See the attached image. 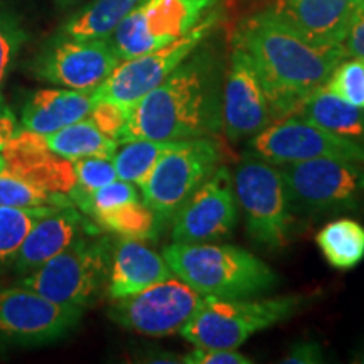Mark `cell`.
<instances>
[{
  "label": "cell",
  "mask_w": 364,
  "mask_h": 364,
  "mask_svg": "<svg viewBox=\"0 0 364 364\" xmlns=\"http://www.w3.org/2000/svg\"><path fill=\"white\" fill-rule=\"evenodd\" d=\"M223 66L213 49L198 46L174 71L132 107L122 144L216 136L223 130Z\"/></svg>",
  "instance_id": "obj_1"
},
{
  "label": "cell",
  "mask_w": 364,
  "mask_h": 364,
  "mask_svg": "<svg viewBox=\"0 0 364 364\" xmlns=\"http://www.w3.org/2000/svg\"><path fill=\"white\" fill-rule=\"evenodd\" d=\"M233 44L252 58L270 100L275 122L299 115L306 100L322 88L336 66L348 58L343 44H314L268 9L240 22Z\"/></svg>",
  "instance_id": "obj_2"
},
{
  "label": "cell",
  "mask_w": 364,
  "mask_h": 364,
  "mask_svg": "<svg viewBox=\"0 0 364 364\" xmlns=\"http://www.w3.org/2000/svg\"><path fill=\"white\" fill-rule=\"evenodd\" d=\"M162 257L176 277L204 297L255 299L280 284L265 262L235 245L174 241Z\"/></svg>",
  "instance_id": "obj_3"
},
{
  "label": "cell",
  "mask_w": 364,
  "mask_h": 364,
  "mask_svg": "<svg viewBox=\"0 0 364 364\" xmlns=\"http://www.w3.org/2000/svg\"><path fill=\"white\" fill-rule=\"evenodd\" d=\"M311 300L299 294L258 300L204 297L179 334L194 346L238 349L252 336L292 318Z\"/></svg>",
  "instance_id": "obj_4"
},
{
  "label": "cell",
  "mask_w": 364,
  "mask_h": 364,
  "mask_svg": "<svg viewBox=\"0 0 364 364\" xmlns=\"http://www.w3.org/2000/svg\"><path fill=\"white\" fill-rule=\"evenodd\" d=\"M112 252L108 240L78 238L33 270L22 285L61 306L85 311L107 290Z\"/></svg>",
  "instance_id": "obj_5"
},
{
  "label": "cell",
  "mask_w": 364,
  "mask_h": 364,
  "mask_svg": "<svg viewBox=\"0 0 364 364\" xmlns=\"http://www.w3.org/2000/svg\"><path fill=\"white\" fill-rule=\"evenodd\" d=\"M233 186L250 238L272 252L284 248L292 235L295 213L282 171L257 156H247L236 166Z\"/></svg>",
  "instance_id": "obj_6"
},
{
  "label": "cell",
  "mask_w": 364,
  "mask_h": 364,
  "mask_svg": "<svg viewBox=\"0 0 364 364\" xmlns=\"http://www.w3.org/2000/svg\"><path fill=\"white\" fill-rule=\"evenodd\" d=\"M294 213L306 216L359 211L364 206V167L336 157L287 164L282 169Z\"/></svg>",
  "instance_id": "obj_7"
},
{
  "label": "cell",
  "mask_w": 364,
  "mask_h": 364,
  "mask_svg": "<svg viewBox=\"0 0 364 364\" xmlns=\"http://www.w3.org/2000/svg\"><path fill=\"white\" fill-rule=\"evenodd\" d=\"M221 157L220 145L211 136L181 140L159 159L140 186L142 203L162 225L172 223L189 196L220 167Z\"/></svg>",
  "instance_id": "obj_8"
},
{
  "label": "cell",
  "mask_w": 364,
  "mask_h": 364,
  "mask_svg": "<svg viewBox=\"0 0 364 364\" xmlns=\"http://www.w3.org/2000/svg\"><path fill=\"white\" fill-rule=\"evenodd\" d=\"M221 19L223 6L215 9L193 31L174 43L120 61L110 76L91 93L93 102H107L132 110L144 95L161 85L204 39L215 33Z\"/></svg>",
  "instance_id": "obj_9"
},
{
  "label": "cell",
  "mask_w": 364,
  "mask_h": 364,
  "mask_svg": "<svg viewBox=\"0 0 364 364\" xmlns=\"http://www.w3.org/2000/svg\"><path fill=\"white\" fill-rule=\"evenodd\" d=\"M221 4L223 0H145L120 21L108 43L120 61L140 56L181 39Z\"/></svg>",
  "instance_id": "obj_10"
},
{
  "label": "cell",
  "mask_w": 364,
  "mask_h": 364,
  "mask_svg": "<svg viewBox=\"0 0 364 364\" xmlns=\"http://www.w3.org/2000/svg\"><path fill=\"white\" fill-rule=\"evenodd\" d=\"M203 302L204 295L172 275L129 297L113 300L108 316L124 329L164 338L179 334Z\"/></svg>",
  "instance_id": "obj_11"
},
{
  "label": "cell",
  "mask_w": 364,
  "mask_h": 364,
  "mask_svg": "<svg viewBox=\"0 0 364 364\" xmlns=\"http://www.w3.org/2000/svg\"><path fill=\"white\" fill-rule=\"evenodd\" d=\"M253 156L273 166L336 157L364 164V145L322 129L304 117H287L273 122L250 140Z\"/></svg>",
  "instance_id": "obj_12"
},
{
  "label": "cell",
  "mask_w": 364,
  "mask_h": 364,
  "mask_svg": "<svg viewBox=\"0 0 364 364\" xmlns=\"http://www.w3.org/2000/svg\"><path fill=\"white\" fill-rule=\"evenodd\" d=\"M118 63L120 59L108 39H76L56 34L34 58L31 71L46 83L93 93Z\"/></svg>",
  "instance_id": "obj_13"
},
{
  "label": "cell",
  "mask_w": 364,
  "mask_h": 364,
  "mask_svg": "<svg viewBox=\"0 0 364 364\" xmlns=\"http://www.w3.org/2000/svg\"><path fill=\"white\" fill-rule=\"evenodd\" d=\"M238 223L233 176L220 166L189 196L172 220V241L216 243L233 233Z\"/></svg>",
  "instance_id": "obj_14"
},
{
  "label": "cell",
  "mask_w": 364,
  "mask_h": 364,
  "mask_svg": "<svg viewBox=\"0 0 364 364\" xmlns=\"http://www.w3.org/2000/svg\"><path fill=\"white\" fill-rule=\"evenodd\" d=\"M83 312L24 285L0 290V334L21 343L46 344L65 338L80 324Z\"/></svg>",
  "instance_id": "obj_15"
},
{
  "label": "cell",
  "mask_w": 364,
  "mask_h": 364,
  "mask_svg": "<svg viewBox=\"0 0 364 364\" xmlns=\"http://www.w3.org/2000/svg\"><path fill=\"white\" fill-rule=\"evenodd\" d=\"M275 122L252 58L235 46L223 81V132L230 142L253 136Z\"/></svg>",
  "instance_id": "obj_16"
},
{
  "label": "cell",
  "mask_w": 364,
  "mask_h": 364,
  "mask_svg": "<svg viewBox=\"0 0 364 364\" xmlns=\"http://www.w3.org/2000/svg\"><path fill=\"white\" fill-rule=\"evenodd\" d=\"M363 0H270L268 11L318 46H341Z\"/></svg>",
  "instance_id": "obj_17"
},
{
  "label": "cell",
  "mask_w": 364,
  "mask_h": 364,
  "mask_svg": "<svg viewBox=\"0 0 364 364\" xmlns=\"http://www.w3.org/2000/svg\"><path fill=\"white\" fill-rule=\"evenodd\" d=\"M172 275L162 255L145 247L140 240L122 238L112 252L107 294L112 300L124 299Z\"/></svg>",
  "instance_id": "obj_18"
},
{
  "label": "cell",
  "mask_w": 364,
  "mask_h": 364,
  "mask_svg": "<svg viewBox=\"0 0 364 364\" xmlns=\"http://www.w3.org/2000/svg\"><path fill=\"white\" fill-rule=\"evenodd\" d=\"M85 228V220L73 206H63L33 226L12 258L19 272H31L70 247Z\"/></svg>",
  "instance_id": "obj_19"
},
{
  "label": "cell",
  "mask_w": 364,
  "mask_h": 364,
  "mask_svg": "<svg viewBox=\"0 0 364 364\" xmlns=\"http://www.w3.org/2000/svg\"><path fill=\"white\" fill-rule=\"evenodd\" d=\"M95 102L91 93L76 90H39L26 103L21 129L46 135L90 117Z\"/></svg>",
  "instance_id": "obj_20"
},
{
  "label": "cell",
  "mask_w": 364,
  "mask_h": 364,
  "mask_svg": "<svg viewBox=\"0 0 364 364\" xmlns=\"http://www.w3.org/2000/svg\"><path fill=\"white\" fill-rule=\"evenodd\" d=\"M299 115L332 134L364 145V108L348 103L326 86L314 91Z\"/></svg>",
  "instance_id": "obj_21"
},
{
  "label": "cell",
  "mask_w": 364,
  "mask_h": 364,
  "mask_svg": "<svg viewBox=\"0 0 364 364\" xmlns=\"http://www.w3.org/2000/svg\"><path fill=\"white\" fill-rule=\"evenodd\" d=\"M44 147L54 156L66 161H78L83 157H113L118 142L105 135L90 117L53 134L41 135Z\"/></svg>",
  "instance_id": "obj_22"
},
{
  "label": "cell",
  "mask_w": 364,
  "mask_h": 364,
  "mask_svg": "<svg viewBox=\"0 0 364 364\" xmlns=\"http://www.w3.org/2000/svg\"><path fill=\"white\" fill-rule=\"evenodd\" d=\"M145 0H93L75 12L56 34L76 39H108L113 29Z\"/></svg>",
  "instance_id": "obj_23"
},
{
  "label": "cell",
  "mask_w": 364,
  "mask_h": 364,
  "mask_svg": "<svg viewBox=\"0 0 364 364\" xmlns=\"http://www.w3.org/2000/svg\"><path fill=\"white\" fill-rule=\"evenodd\" d=\"M316 243L336 270H353L364 260V226L351 218L327 223L317 233Z\"/></svg>",
  "instance_id": "obj_24"
},
{
  "label": "cell",
  "mask_w": 364,
  "mask_h": 364,
  "mask_svg": "<svg viewBox=\"0 0 364 364\" xmlns=\"http://www.w3.org/2000/svg\"><path fill=\"white\" fill-rule=\"evenodd\" d=\"M179 142H159V140H129L120 150L113 154L112 161L115 166L117 177L122 181L142 186L154 166L167 150Z\"/></svg>",
  "instance_id": "obj_25"
},
{
  "label": "cell",
  "mask_w": 364,
  "mask_h": 364,
  "mask_svg": "<svg viewBox=\"0 0 364 364\" xmlns=\"http://www.w3.org/2000/svg\"><path fill=\"white\" fill-rule=\"evenodd\" d=\"M98 226L105 228L110 233H115L122 238L132 240H156L161 228L164 226L156 213L144 203L135 201L125 206L113 209L110 213H105L93 218Z\"/></svg>",
  "instance_id": "obj_26"
},
{
  "label": "cell",
  "mask_w": 364,
  "mask_h": 364,
  "mask_svg": "<svg viewBox=\"0 0 364 364\" xmlns=\"http://www.w3.org/2000/svg\"><path fill=\"white\" fill-rule=\"evenodd\" d=\"M58 208L63 206H0V265L11 262L36 223Z\"/></svg>",
  "instance_id": "obj_27"
},
{
  "label": "cell",
  "mask_w": 364,
  "mask_h": 364,
  "mask_svg": "<svg viewBox=\"0 0 364 364\" xmlns=\"http://www.w3.org/2000/svg\"><path fill=\"white\" fill-rule=\"evenodd\" d=\"M0 206H73L68 194L51 193L36 182L4 169L0 172Z\"/></svg>",
  "instance_id": "obj_28"
},
{
  "label": "cell",
  "mask_w": 364,
  "mask_h": 364,
  "mask_svg": "<svg viewBox=\"0 0 364 364\" xmlns=\"http://www.w3.org/2000/svg\"><path fill=\"white\" fill-rule=\"evenodd\" d=\"M68 198L71 199L73 206L81 211L97 218L105 213H110L113 209L125 206V204L140 201L139 191L132 182L115 179L110 184H105L102 188L90 191V193H78V191H70Z\"/></svg>",
  "instance_id": "obj_29"
},
{
  "label": "cell",
  "mask_w": 364,
  "mask_h": 364,
  "mask_svg": "<svg viewBox=\"0 0 364 364\" xmlns=\"http://www.w3.org/2000/svg\"><path fill=\"white\" fill-rule=\"evenodd\" d=\"M324 86L348 103L364 108V58L343 59Z\"/></svg>",
  "instance_id": "obj_30"
},
{
  "label": "cell",
  "mask_w": 364,
  "mask_h": 364,
  "mask_svg": "<svg viewBox=\"0 0 364 364\" xmlns=\"http://www.w3.org/2000/svg\"><path fill=\"white\" fill-rule=\"evenodd\" d=\"M73 171H75V186L70 191H78V193H90L118 179L110 157L78 159L73 161Z\"/></svg>",
  "instance_id": "obj_31"
},
{
  "label": "cell",
  "mask_w": 364,
  "mask_h": 364,
  "mask_svg": "<svg viewBox=\"0 0 364 364\" xmlns=\"http://www.w3.org/2000/svg\"><path fill=\"white\" fill-rule=\"evenodd\" d=\"M26 41L27 33L19 19L12 12L0 9V85L7 78Z\"/></svg>",
  "instance_id": "obj_32"
},
{
  "label": "cell",
  "mask_w": 364,
  "mask_h": 364,
  "mask_svg": "<svg viewBox=\"0 0 364 364\" xmlns=\"http://www.w3.org/2000/svg\"><path fill=\"white\" fill-rule=\"evenodd\" d=\"M129 115V108L118 107V105L107 102H95L93 110L90 113V118L97 124L98 129L102 130L105 135H108L110 139L117 140L118 144H122V136H124Z\"/></svg>",
  "instance_id": "obj_33"
},
{
  "label": "cell",
  "mask_w": 364,
  "mask_h": 364,
  "mask_svg": "<svg viewBox=\"0 0 364 364\" xmlns=\"http://www.w3.org/2000/svg\"><path fill=\"white\" fill-rule=\"evenodd\" d=\"M181 363L184 364H252L253 361L243 353L236 349L225 348H203L196 346L194 351L186 353L181 356Z\"/></svg>",
  "instance_id": "obj_34"
},
{
  "label": "cell",
  "mask_w": 364,
  "mask_h": 364,
  "mask_svg": "<svg viewBox=\"0 0 364 364\" xmlns=\"http://www.w3.org/2000/svg\"><path fill=\"white\" fill-rule=\"evenodd\" d=\"M280 363L287 364H321L326 363V354L322 351V346L316 341H297L290 346L289 353Z\"/></svg>",
  "instance_id": "obj_35"
},
{
  "label": "cell",
  "mask_w": 364,
  "mask_h": 364,
  "mask_svg": "<svg viewBox=\"0 0 364 364\" xmlns=\"http://www.w3.org/2000/svg\"><path fill=\"white\" fill-rule=\"evenodd\" d=\"M343 48L348 58H364V6L354 17L348 36L343 41Z\"/></svg>",
  "instance_id": "obj_36"
},
{
  "label": "cell",
  "mask_w": 364,
  "mask_h": 364,
  "mask_svg": "<svg viewBox=\"0 0 364 364\" xmlns=\"http://www.w3.org/2000/svg\"><path fill=\"white\" fill-rule=\"evenodd\" d=\"M17 122L16 115L9 107L6 98L0 93V152H4V149L12 142L14 136L17 135Z\"/></svg>",
  "instance_id": "obj_37"
},
{
  "label": "cell",
  "mask_w": 364,
  "mask_h": 364,
  "mask_svg": "<svg viewBox=\"0 0 364 364\" xmlns=\"http://www.w3.org/2000/svg\"><path fill=\"white\" fill-rule=\"evenodd\" d=\"M81 2H85V0H54V4H56L58 9H70V7L80 6Z\"/></svg>",
  "instance_id": "obj_38"
},
{
  "label": "cell",
  "mask_w": 364,
  "mask_h": 364,
  "mask_svg": "<svg viewBox=\"0 0 364 364\" xmlns=\"http://www.w3.org/2000/svg\"><path fill=\"white\" fill-rule=\"evenodd\" d=\"M353 361L358 363V364H364V348L359 349V351H358L356 354H354Z\"/></svg>",
  "instance_id": "obj_39"
},
{
  "label": "cell",
  "mask_w": 364,
  "mask_h": 364,
  "mask_svg": "<svg viewBox=\"0 0 364 364\" xmlns=\"http://www.w3.org/2000/svg\"><path fill=\"white\" fill-rule=\"evenodd\" d=\"M363 4H364V0H363Z\"/></svg>",
  "instance_id": "obj_40"
}]
</instances>
